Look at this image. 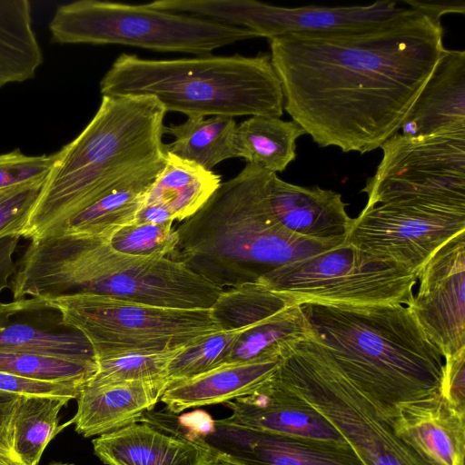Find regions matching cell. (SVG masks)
<instances>
[{"instance_id": "1", "label": "cell", "mask_w": 465, "mask_h": 465, "mask_svg": "<svg viewBox=\"0 0 465 465\" xmlns=\"http://www.w3.org/2000/svg\"><path fill=\"white\" fill-rule=\"evenodd\" d=\"M440 17L410 5L378 26L269 39L284 110L321 147L361 154L381 148L445 49Z\"/></svg>"}, {"instance_id": "2", "label": "cell", "mask_w": 465, "mask_h": 465, "mask_svg": "<svg viewBox=\"0 0 465 465\" xmlns=\"http://www.w3.org/2000/svg\"><path fill=\"white\" fill-rule=\"evenodd\" d=\"M165 114L152 96H102L88 124L56 152L20 237L48 236L115 188L162 169Z\"/></svg>"}, {"instance_id": "3", "label": "cell", "mask_w": 465, "mask_h": 465, "mask_svg": "<svg viewBox=\"0 0 465 465\" xmlns=\"http://www.w3.org/2000/svg\"><path fill=\"white\" fill-rule=\"evenodd\" d=\"M274 173L246 163L175 228L178 242L167 257L224 289L254 283L271 271L342 243L294 235L279 225L269 193Z\"/></svg>"}, {"instance_id": "4", "label": "cell", "mask_w": 465, "mask_h": 465, "mask_svg": "<svg viewBox=\"0 0 465 465\" xmlns=\"http://www.w3.org/2000/svg\"><path fill=\"white\" fill-rule=\"evenodd\" d=\"M8 288L13 300L94 293L177 309L212 308L224 291L173 259L126 255L65 233L30 241Z\"/></svg>"}, {"instance_id": "5", "label": "cell", "mask_w": 465, "mask_h": 465, "mask_svg": "<svg viewBox=\"0 0 465 465\" xmlns=\"http://www.w3.org/2000/svg\"><path fill=\"white\" fill-rule=\"evenodd\" d=\"M300 305L344 374L381 406L440 393L444 358L409 306Z\"/></svg>"}, {"instance_id": "6", "label": "cell", "mask_w": 465, "mask_h": 465, "mask_svg": "<svg viewBox=\"0 0 465 465\" xmlns=\"http://www.w3.org/2000/svg\"><path fill=\"white\" fill-rule=\"evenodd\" d=\"M102 96H152L193 116L281 118L284 97L270 53L153 60L121 54L100 82Z\"/></svg>"}, {"instance_id": "7", "label": "cell", "mask_w": 465, "mask_h": 465, "mask_svg": "<svg viewBox=\"0 0 465 465\" xmlns=\"http://www.w3.org/2000/svg\"><path fill=\"white\" fill-rule=\"evenodd\" d=\"M272 375L322 414L366 465H433L395 434L392 412L351 381L314 334L293 343Z\"/></svg>"}, {"instance_id": "8", "label": "cell", "mask_w": 465, "mask_h": 465, "mask_svg": "<svg viewBox=\"0 0 465 465\" xmlns=\"http://www.w3.org/2000/svg\"><path fill=\"white\" fill-rule=\"evenodd\" d=\"M56 44L123 45L158 52L210 54L259 37L251 30L149 4L78 0L59 5L49 23Z\"/></svg>"}, {"instance_id": "9", "label": "cell", "mask_w": 465, "mask_h": 465, "mask_svg": "<svg viewBox=\"0 0 465 465\" xmlns=\"http://www.w3.org/2000/svg\"><path fill=\"white\" fill-rule=\"evenodd\" d=\"M80 331L96 361L133 351H173L221 330L212 308H167L94 293L40 298Z\"/></svg>"}, {"instance_id": "10", "label": "cell", "mask_w": 465, "mask_h": 465, "mask_svg": "<svg viewBox=\"0 0 465 465\" xmlns=\"http://www.w3.org/2000/svg\"><path fill=\"white\" fill-rule=\"evenodd\" d=\"M256 282L294 303L411 306L418 272L344 243L262 275Z\"/></svg>"}, {"instance_id": "11", "label": "cell", "mask_w": 465, "mask_h": 465, "mask_svg": "<svg viewBox=\"0 0 465 465\" xmlns=\"http://www.w3.org/2000/svg\"><path fill=\"white\" fill-rule=\"evenodd\" d=\"M381 149L382 158L361 190L365 207L404 200L465 205V132L419 137L398 132Z\"/></svg>"}, {"instance_id": "12", "label": "cell", "mask_w": 465, "mask_h": 465, "mask_svg": "<svg viewBox=\"0 0 465 465\" xmlns=\"http://www.w3.org/2000/svg\"><path fill=\"white\" fill-rule=\"evenodd\" d=\"M156 9L181 13L251 30L269 39L288 35H328L378 26L410 7L392 0L367 5L283 7L255 0H157Z\"/></svg>"}, {"instance_id": "13", "label": "cell", "mask_w": 465, "mask_h": 465, "mask_svg": "<svg viewBox=\"0 0 465 465\" xmlns=\"http://www.w3.org/2000/svg\"><path fill=\"white\" fill-rule=\"evenodd\" d=\"M465 232V205L423 200L364 207L346 242L419 273L446 242Z\"/></svg>"}, {"instance_id": "14", "label": "cell", "mask_w": 465, "mask_h": 465, "mask_svg": "<svg viewBox=\"0 0 465 465\" xmlns=\"http://www.w3.org/2000/svg\"><path fill=\"white\" fill-rule=\"evenodd\" d=\"M94 454L106 465H209L217 453L187 414L166 409L93 440Z\"/></svg>"}, {"instance_id": "15", "label": "cell", "mask_w": 465, "mask_h": 465, "mask_svg": "<svg viewBox=\"0 0 465 465\" xmlns=\"http://www.w3.org/2000/svg\"><path fill=\"white\" fill-rule=\"evenodd\" d=\"M409 306L444 359L465 351V232L440 247L420 269Z\"/></svg>"}, {"instance_id": "16", "label": "cell", "mask_w": 465, "mask_h": 465, "mask_svg": "<svg viewBox=\"0 0 465 465\" xmlns=\"http://www.w3.org/2000/svg\"><path fill=\"white\" fill-rule=\"evenodd\" d=\"M205 441L235 465H366L348 442L282 436L215 420Z\"/></svg>"}, {"instance_id": "17", "label": "cell", "mask_w": 465, "mask_h": 465, "mask_svg": "<svg viewBox=\"0 0 465 465\" xmlns=\"http://www.w3.org/2000/svg\"><path fill=\"white\" fill-rule=\"evenodd\" d=\"M40 298L0 302V352L34 353L60 359L96 361L88 340L64 326Z\"/></svg>"}, {"instance_id": "18", "label": "cell", "mask_w": 465, "mask_h": 465, "mask_svg": "<svg viewBox=\"0 0 465 465\" xmlns=\"http://www.w3.org/2000/svg\"><path fill=\"white\" fill-rule=\"evenodd\" d=\"M224 405L232 411L229 417L232 420L254 430L348 442L322 414L279 382L272 374L251 394Z\"/></svg>"}, {"instance_id": "19", "label": "cell", "mask_w": 465, "mask_h": 465, "mask_svg": "<svg viewBox=\"0 0 465 465\" xmlns=\"http://www.w3.org/2000/svg\"><path fill=\"white\" fill-rule=\"evenodd\" d=\"M269 203L275 222L302 238L344 243L353 224L341 193L292 184L276 173L272 177Z\"/></svg>"}, {"instance_id": "20", "label": "cell", "mask_w": 465, "mask_h": 465, "mask_svg": "<svg viewBox=\"0 0 465 465\" xmlns=\"http://www.w3.org/2000/svg\"><path fill=\"white\" fill-rule=\"evenodd\" d=\"M391 423L397 436L433 465H464L465 413L440 393L394 405Z\"/></svg>"}, {"instance_id": "21", "label": "cell", "mask_w": 465, "mask_h": 465, "mask_svg": "<svg viewBox=\"0 0 465 465\" xmlns=\"http://www.w3.org/2000/svg\"><path fill=\"white\" fill-rule=\"evenodd\" d=\"M400 130L408 137L465 132L464 51L444 49Z\"/></svg>"}, {"instance_id": "22", "label": "cell", "mask_w": 465, "mask_h": 465, "mask_svg": "<svg viewBox=\"0 0 465 465\" xmlns=\"http://www.w3.org/2000/svg\"><path fill=\"white\" fill-rule=\"evenodd\" d=\"M166 386L165 381H87L76 398L74 417L62 427L74 423L85 438L114 431L153 410Z\"/></svg>"}, {"instance_id": "23", "label": "cell", "mask_w": 465, "mask_h": 465, "mask_svg": "<svg viewBox=\"0 0 465 465\" xmlns=\"http://www.w3.org/2000/svg\"><path fill=\"white\" fill-rule=\"evenodd\" d=\"M279 361L220 366L193 378L167 384L160 401L175 414L192 408L224 404L254 391L269 379Z\"/></svg>"}, {"instance_id": "24", "label": "cell", "mask_w": 465, "mask_h": 465, "mask_svg": "<svg viewBox=\"0 0 465 465\" xmlns=\"http://www.w3.org/2000/svg\"><path fill=\"white\" fill-rule=\"evenodd\" d=\"M222 183L221 176L166 152L164 166L145 193L143 204L164 208L173 221L193 215Z\"/></svg>"}, {"instance_id": "25", "label": "cell", "mask_w": 465, "mask_h": 465, "mask_svg": "<svg viewBox=\"0 0 465 465\" xmlns=\"http://www.w3.org/2000/svg\"><path fill=\"white\" fill-rule=\"evenodd\" d=\"M44 62L27 0H0V88L35 77Z\"/></svg>"}, {"instance_id": "26", "label": "cell", "mask_w": 465, "mask_h": 465, "mask_svg": "<svg viewBox=\"0 0 465 465\" xmlns=\"http://www.w3.org/2000/svg\"><path fill=\"white\" fill-rule=\"evenodd\" d=\"M237 124L232 117H187L180 124L164 126L163 133L174 140L164 144L165 151L213 171L219 163L238 158Z\"/></svg>"}, {"instance_id": "27", "label": "cell", "mask_w": 465, "mask_h": 465, "mask_svg": "<svg viewBox=\"0 0 465 465\" xmlns=\"http://www.w3.org/2000/svg\"><path fill=\"white\" fill-rule=\"evenodd\" d=\"M162 169L115 188L52 234L65 233L106 241L116 231L134 222L145 193Z\"/></svg>"}, {"instance_id": "28", "label": "cell", "mask_w": 465, "mask_h": 465, "mask_svg": "<svg viewBox=\"0 0 465 465\" xmlns=\"http://www.w3.org/2000/svg\"><path fill=\"white\" fill-rule=\"evenodd\" d=\"M313 335L300 304L249 325L237 338L225 363L280 361L294 342Z\"/></svg>"}, {"instance_id": "29", "label": "cell", "mask_w": 465, "mask_h": 465, "mask_svg": "<svg viewBox=\"0 0 465 465\" xmlns=\"http://www.w3.org/2000/svg\"><path fill=\"white\" fill-rule=\"evenodd\" d=\"M305 134L295 122L255 115L237 125L238 158L273 173L283 172L296 157V140Z\"/></svg>"}, {"instance_id": "30", "label": "cell", "mask_w": 465, "mask_h": 465, "mask_svg": "<svg viewBox=\"0 0 465 465\" xmlns=\"http://www.w3.org/2000/svg\"><path fill=\"white\" fill-rule=\"evenodd\" d=\"M71 401L46 395H20L15 402L11 426V450L25 465H37L58 432V414Z\"/></svg>"}, {"instance_id": "31", "label": "cell", "mask_w": 465, "mask_h": 465, "mask_svg": "<svg viewBox=\"0 0 465 465\" xmlns=\"http://www.w3.org/2000/svg\"><path fill=\"white\" fill-rule=\"evenodd\" d=\"M294 303L258 282L223 291L212 307L223 330L241 329Z\"/></svg>"}, {"instance_id": "32", "label": "cell", "mask_w": 465, "mask_h": 465, "mask_svg": "<svg viewBox=\"0 0 465 465\" xmlns=\"http://www.w3.org/2000/svg\"><path fill=\"white\" fill-rule=\"evenodd\" d=\"M247 327L221 330L182 349L169 362L167 384L188 380L225 365L235 341Z\"/></svg>"}, {"instance_id": "33", "label": "cell", "mask_w": 465, "mask_h": 465, "mask_svg": "<svg viewBox=\"0 0 465 465\" xmlns=\"http://www.w3.org/2000/svg\"><path fill=\"white\" fill-rule=\"evenodd\" d=\"M95 371L96 361H71L34 353L0 352V371L27 379L85 383Z\"/></svg>"}, {"instance_id": "34", "label": "cell", "mask_w": 465, "mask_h": 465, "mask_svg": "<svg viewBox=\"0 0 465 465\" xmlns=\"http://www.w3.org/2000/svg\"><path fill=\"white\" fill-rule=\"evenodd\" d=\"M185 348V347H184ZM183 348L163 351H133L96 361L94 382L165 381L171 360Z\"/></svg>"}, {"instance_id": "35", "label": "cell", "mask_w": 465, "mask_h": 465, "mask_svg": "<svg viewBox=\"0 0 465 465\" xmlns=\"http://www.w3.org/2000/svg\"><path fill=\"white\" fill-rule=\"evenodd\" d=\"M117 252L143 258L168 257L174 250L178 235L173 223L125 225L104 241Z\"/></svg>"}, {"instance_id": "36", "label": "cell", "mask_w": 465, "mask_h": 465, "mask_svg": "<svg viewBox=\"0 0 465 465\" xmlns=\"http://www.w3.org/2000/svg\"><path fill=\"white\" fill-rule=\"evenodd\" d=\"M45 180L27 182L6 188L0 197V239L6 236L20 237Z\"/></svg>"}, {"instance_id": "37", "label": "cell", "mask_w": 465, "mask_h": 465, "mask_svg": "<svg viewBox=\"0 0 465 465\" xmlns=\"http://www.w3.org/2000/svg\"><path fill=\"white\" fill-rule=\"evenodd\" d=\"M55 157L56 153L27 155L19 149L0 154V189L45 179Z\"/></svg>"}, {"instance_id": "38", "label": "cell", "mask_w": 465, "mask_h": 465, "mask_svg": "<svg viewBox=\"0 0 465 465\" xmlns=\"http://www.w3.org/2000/svg\"><path fill=\"white\" fill-rule=\"evenodd\" d=\"M84 383L47 381L19 377L0 371V391L20 395H46L76 399Z\"/></svg>"}, {"instance_id": "39", "label": "cell", "mask_w": 465, "mask_h": 465, "mask_svg": "<svg viewBox=\"0 0 465 465\" xmlns=\"http://www.w3.org/2000/svg\"><path fill=\"white\" fill-rule=\"evenodd\" d=\"M440 394L452 408L465 413V351L444 359Z\"/></svg>"}, {"instance_id": "40", "label": "cell", "mask_w": 465, "mask_h": 465, "mask_svg": "<svg viewBox=\"0 0 465 465\" xmlns=\"http://www.w3.org/2000/svg\"><path fill=\"white\" fill-rule=\"evenodd\" d=\"M19 236H6L0 239V295L9 287L10 280L15 272V259Z\"/></svg>"}, {"instance_id": "41", "label": "cell", "mask_w": 465, "mask_h": 465, "mask_svg": "<svg viewBox=\"0 0 465 465\" xmlns=\"http://www.w3.org/2000/svg\"><path fill=\"white\" fill-rule=\"evenodd\" d=\"M19 396L20 394L0 391V444L10 450L11 420L15 405Z\"/></svg>"}, {"instance_id": "42", "label": "cell", "mask_w": 465, "mask_h": 465, "mask_svg": "<svg viewBox=\"0 0 465 465\" xmlns=\"http://www.w3.org/2000/svg\"><path fill=\"white\" fill-rule=\"evenodd\" d=\"M173 222L171 214L164 208L155 204L143 203L133 223L160 224Z\"/></svg>"}, {"instance_id": "43", "label": "cell", "mask_w": 465, "mask_h": 465, "mask_svg": "<svg viewBox=\"0 0 465 465\" xmlns=\"http://www.w3.org/2000/svg\"><path fill=\"white\" fill-rule=\"evenodd\" d=\"M0 465H25L22 462L14 452L0 444Z\"/></svg>"}, {"instance_id": "44", "label": "cell", "mask_w": 465, "mask_h": 465, "mask_svg": "<svg viewBox=\"0 0 465 465\" xmlns=\"http://www.w3.org/2000/svg\"><path fill=\"white\" fill-rule=\"evenodd\" d=\"M209 465H235V464H232L231 462H228L219 457H217L212 463H210Z\"/></svg>"}, {"instance_id": "45", "label": "cell", "mask_w": 465, "mask_h": 465, "mask_svg": "<svg viewBox=\"0 0 465 465\" xmlns=\"http://www.w3.org/2000/svg\"><path fill=\"white\" fill-rule=\"evenodd\" d=\"M49 465H75V464H70V463H61V462H55Z\"/></svg>"}, {"instance_id": "46", "label": "cell", "mask_w": 465, "mask_h": 465, "mask_svg": "<svg viewBox=\"0 0 465 465\" xmlns=\"http://www.w3.org/2000/svg\"><path fill=\"white\" fill-rule=\"evenodd\" d=\"M7 187L0 189V197L4 194Z\"/></svg>"}]
</instances>
